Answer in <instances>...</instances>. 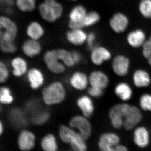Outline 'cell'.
Masks as SVG:
<instances>
[{"instance_id":"6da1fadb","label":"cell","mask_w":151,"mask_h":151,"mask_svg":"<svg viewBox=\"0 0 151 151\" xmlns=\"http://www.w3.org/2000/svg\"><path fill=\"white\" fill-rule=\"evenodd\" d=\"M42 99L48 106L62 103L66 97L65 86L61 81H54L47 85L42 91Z\"/></svg>"},{"instance_id":"7a4b0ae2","label":"cell","mask_w":151,"mask_h":151,"mask_svg":"<svg viewBox=\"0 0 151 151\" xmlns=\"http://www.w3.org/2000/svg\"><path fill=\"white\" fill-rule=\"evenodd\" d=\"M37 9L41 18L50 23L60 19L64 12L63 6L57 0H43L38 6Z\"/></svg>"},{"instance_id":"3957f363","label":"cell","mask_w":151,"mask_h":151,"mask_svg":"<svg viewBox=\"0 0 151 151\" xmlns=\"http://www.w3.org/2000/svg\"><path fill=\"white\" fill-rule=\"evenodd\" d=\"M18 29L16 23L6 16H0V42H14Z\"/></svg>"},{"instance_id":"277c9868","label":"cell","mask_w":151,"mask_h":151,"mask_svg":"<svg viewBox=\"0 0 151 151\" xmlns=\"http://www.w3.org/2000/svg\"><path fill=\"white\" fill-rule=\"evenodd\" d=\"M68 125L73 129H77L78 133L85 140L87 141L92 134V127L89 119L82 115H75L71 117Z\"/></svg>"},{"instance_id":"5b68a950","label":"cell","mask_w":151,"mask_h":151,"mask_svg":"<svg viewBox=\"0 0 151 151\" xmlns=\"http://www.w3.org/2000/svg\"><path fill=\"white\" fill-rule=\"evenodd\" d=\"M43 60L47 69L52 73L61 74L66 70V66L58 58L57 49L47 50L44 55Z\"/></svg>"},{"instance_id":"8992f818","label":"cell","mask_w":151,"mask_h":151,"mask_svg":"<svg viewBox=\"0 0 151 151\" xmlns=\"http://www.w3.org/2000/svg\"><path fill=\"white\" fill-rule=\"evenodd\" d=\"M130 105L127 103H120L113 106L109 112V117L113 128L119 129L124 126V120Z\"/></svg>"},{"instance_id":"52a82bcc","label":"cell","mask_w":151,"mask_h":151,"mask_svg":"<svg viewBox=\"0 0 151 151\" xmlns=\"http://www.w3.org/2000/svg\"><path fill=\"white\" fill-rule=\"evenodd\" d=\"M87 12L84 6L81 5L74 6L68 14V26L69 29H84L82 22Z\"/></svg>"},{"instance_id":"ba28073f","label":"cell","mask_w":151,"mask_h":151,"mask_svg":"<svg viewBox=\"0 0 151 151\" xmlns=\"http://www.w3.org/2000/svg\"><path fill=\"white\" fill-rule=\"evenodd\" d=\"M36 141V138L33 132L24 129L19 134L17 139L18 146L22 151L31 150L35 147Z\"/></svg>"},{"instance_id":"9c48e42d","label":"cell","mask_w":151,"mask_h":151,"mask_svg":"<svg viewBox=\"0 0 151 151\" xmlns=\"http://www.w3.org/2000/svg\"><path fill=\"white\" fill-rule=\"evenodd\" d=\"M120 139L116 134L111 132L102 134L99 138L98 147L100 150L114 151V149L120 143Z\"/></svg>"},{"instance_id":"30bf717a","label":"cell","mask_w":151,"mask_h":151,"mask_svg":"<svg viewBox=\"0 0 151 151\" xmlns=\"http://www.w3.org/2000/svg\"><path fill=\"white\" fill-rule=\"evenodd\" d=\"M140 110L135 106H130L124 120V127L126 130L131 131L137 127L142 119Z\"/></svg>"},{"instance_id":"8fae6325","label":"cell","mask_w":151,"mask_h":151,"mask_svg":"<svg viewBox=\"0 0 151 151\" xmlns=\"http://www.w3.org/2000/svg\"><path fill=\"white\" fill-rule=\"evenodd\" d=\"M70 86L77 91H84L88 87L89 84V76L83 71L73 72L68 78Z\"/></svg>"},{"instance_id":"7c38bea8","label":"cell","mask_w":151,"mask_h":151,"mask_svg":"<svg viewBox=\"0 0 151 151\" xmlns=\"http://www.w3.org/2000/svg\"><path fill=\"white\" fill-rule=\"evenodd\" d=\"M26 74L30 87L33 90H37L43 86L45 78L40 69L36 67L31 68L28 69Z\"/></svg>"},{"instance_id":"4fadbf2b","label":"cell","mask_w":151,"mask_h":151,"mask_svg":"<svg viewBox=\"0 0 151 151\" xmlns=\"http://www.w3.org/2000/svg\"><path fill=\"white\" fill-rule=\"evenodd\" d=\"M87 35L83 29H70L65 34V38L70 44L80 46L86 44Z\"/></svg>"},{"instance_id":"5bb4252c","label":"cell","mask_w":151,"mask_h":151,"mask_svg":"<svg viewBox=\"0 0 151 151\" xmlns=\"http://www.w3.org/2000/svg\"><path fill=\"white\" fill-rule=\"evenodd\" d=\"M90 51L91 62L97 66L102 65L105 61H108L111 58V52L104 47L95 46Z\"/></svg>"},{"instance_id":"9a60e30c","label":"cell","mask_w":151,"mask_h":151,"mask_svg":"<svg viewBox=\"0 0 151 151\" xmlns=\"http://www.w3.org/2000/svg\"><path fill=\"white\" fill-rule=\"evenodd\" d=\"M129 59L123 55H116L112 61V68L114 73L120 76L127 75L129 68Z\"/></svg>"},{"instance_id":"2e32d148","label":"cell","mask_w":151,"mask_h":151,"mask_svg":"<svg viewBox=\"0 0 151 151\" xmlns=\"http://www.w3.org/2000/svg\"><path fill=\"white\" fill-rule=\"evenodd\" d=\"M22 50L26 56L29 58H33L41 53L42 46L39 40L28 38L22 44Z\"/></svg>"},{"instance_id":"e0dca14e","label":"cell","mask_w":151,"mask_h":151,"mask_svg":"<svg viewBox=\"0 0 151 151\" xmlns=\"http://www.w3.org/2000/svg\"><path fill=\"white\" fill-rule=\"evenodd\" d=\"M76 105L81 111V115L86 118H91L94 114V103L89 95H83L78 97L76 100Z\"/></svg>"},{"instance_id":"ac0fdd59","label":"cell","mask_w":151,"mask_h":151,"mask_svg":"<svg viewBox=\"0 0 151 151\" xmlns=\"http://www.w3.org/2000/svg\"><path fill=\"white\" fill-rule=\"evenodd\" d=\"M129 24L128 17L122 13L114 14L109 22L110 27L117 33H121L127 29Z\"/></svg>"},{"instance_id":"d6986e66","label":"cell","mask_w":151,"mask_h":151,"mask_svg":"<svg viewBox=\"0 0 151 151\" xmlns=\"http://www.w3.org/2000/svg\"><path fill=\"white\" fill-rule=\"evenodd\" d=\"M26 34L29 39L40 40L45 34V29L43 25L37 21H33L27 25Z\"/></svg>"},{"instance_id":"ffe728a7","label":"cell","mask_w":151,"mask_h":151,"mask_svg":"<svg viewBox=\"0 0 151 151\" xmlns=\"http://www.w3.org/2000/svg\"><path fill=\"white\" fill-rule=\"evenodd\" d=\"M88 76L90 86H96L104 90L109 84L108 76L101 70H94Z\"/></svg>"},{"instance_id":"44dd1931","label":"cell","mask_w":151,"mask_h":151,"mask_svg":"<svg viewBox=\"0 0 151 151\" xmlns=\"http://www.w3.org/2000/svg\"><path fill=\"white\" fill-rule=\"evenodd\" d=\"M14 76L20 77L26 74L28 70V64L26 60L21 56L14 58L11 61Z\"/></svg>"},{"instance_id":"7402d4cb","label":"cell","mask_w":151,"mask_h":151,"mask_svg":"<svg viewBox=\"0 0 151 151\" xmlns=\"http://www.w3.org/2000/svg\"><path fill=\"white\" fill-rule=\"evenodd\" d=\"M134 142L138 147L141 148H145L150 142V134L145 127H139L134 132Z\"/></svg>"},{"instance_id":"603a6c76","label":"cell","mask_w":151,"mask_h":151,"mask_svg":"<svg viewBox=\"0 0 151 151\" xmlns=\"http://www.w3.org/2000/svg\"><path fill=\"white\" fill-rule=\"evenodd\" d=\"M127 40L132 47L139 48L142 46L146 41L145 34L142 30H135L129 34L127 36Z\"/></svg>"},{"instance_id":"cb8c5ba5","label":"cell","mask_w":151,"mask_h":151,"mask_svg":"<svg viewBox=\"0 0 151 151\" xmlns=\"http://www.w3.org/2000/svg\"><path fill=\"white\" fill-rule=\"evenodd\" d=\"M40 147L45 151H57L59 148L56 137L51 133L47 134L42 138Z\"/></svg>"},{"instance_id":"d4e9b609","label":"cell","mask_w":151,"mask_h":151,"mask_svg":"<svg viewBox=\"0 0 151 151\" xmlns=\"http://www.w3.org/2000/svg\"><path fill=\"white\" fill-rule=\"evenodd\" d=\"M133 81L137 87L142 88L147 87L150 85L151 78L147 71L143 70H138L134 73Z\"/></svg>"},{"instance_id":"484cf974","label":"cell","mask_w":151,"mask_h":151,"mask_svg":"<svg viewBox=\"0 0 151 151\" xmlns=\"http://www.w3.org/2000/svg\"><path fill=\"white\" fill-rule=\"evenodd\" d=\"M86 140L81 135L76 132L70 138L68 145L72 150L74 151H86L88 147Z\"/></svg>"},{"instance_id":"4316f807","label":"cell","mask_w":151,"mask_h":151,"mask_svg":"<svg viewBox=\"0 0 151 151\" xmlns=\"http://www.w3.org/2000/svg\"><path fill=\"white\" fill-rule=\"evenodd\" d=\"M114 91L117 97L123 101H128L132 98V88L129 84L125 82H122L117 84Z\"/></svg>"},{"instance_id":"83f0119b","label":"cell","mask_w":151,"mask_h":151,"mask_svg":"<svg viewBox=\"0 0 151 151\" xmlns=\"http://www.w3.org/2000/svg\"><path fill=\"white\" fill-rule=\"evenodd\" d=\"M57 51L58 58L66 67H73L76 65L72 51L64 48L57 49Z\"/></svg>"},{"instance_id":"f1b7e54d","label":"cell","mask_w":151,"mask_h":151,"mask_svg":"<svg viewBox=\"0 0 151 151\" xmlns=\"http://www.w3.org/2000/svg\"><path fill=\"white\" fill-rule=\"evenodd\" d=\"M76 132V131L69 125H61L58 132L60 139L64 144L68 145L70 138Z\"/></svg>"},{"instance_id":"f546056e","label":"cell","mask_w":151,"mask_h":151,"mask_svg":"<svg viewBox=\"0 0 151 151\" xmlns=\"http://www.w3.org/2000/svg\"><path fill=\"white\" fill-rule=\"evenodd\" d=\"M100 14L95 11L88 12L82 22L83 28L93 26L100 21Z\"/></svg>"},{"instance_id":"4dcf8cb0","label":"cell","mask_w":151,"mask_h":151,"mask_svg":"<svg viewBox=\"0 0 151 151\" xmlns=\"http://www.w3.org/2000/svg\"><path fill=\"white\" fill-rule=\"evenodd\" d=\"M15 4L17 8L23 12H30L36 8V2L32 0H15Z\"/></svg>"},{"instance_id":"1f68e13d","label":"cell","mask_w":151,"mask_h":151,"mask_svg":"<svg viewBox=\"0 0 151 151\" xmlns=\"http://www.w3.org/2000/svg\"><path fill=\"white\" fill-rule=\"evenodd\" d=\"M14 97L11 89L7 86L0 87V103L10 105L13 103Z\"/></svg>"},{"instance_id":"d6a6232c","label":"cell","mask_w":151,"mask_h":151,"mask_svg":"<svg viewBox=\"0 0 151 151\" xmlns=\"http://www.w3.org/2000/svg\"><path fill=\"white\" fill-rule=\"evenodd\" d=\"M32 121L34 124L41 125L45 124L50 118V114L46 111H35L33 112Z\"/></svg>"},{"instance_id":"836d02e7","label":"cell","mask_w":151,"mask_h":151,"mask_svg":"<svg viewBox=\"0 0 151 151\" xmlns=\"http://www.w3.org/2000/svg\"><path fill=\"white\" fill-rule=\"evenodd\" d=\"M139 9L141 14L144 17L151 19V0H141Z\"/></svg>"},{"instance_id":"e575fe53","label":"cell","mask_w":151,"mask_h":151,"mask_svg":"<svg viewBox=\"0 0 151 151\" xmlns=\"http://www.w3.org/2000/svg\"><path fill=\"white\" fill-rule=\"evenodd\" d=\"M0 50L7 54H12L17 50L14 42L3 41L0 42Z\"/></svg>"},{"instance_id":"d590c367","label":"cell","mask_w":151,"mask_h":151,"mask_svg":"<svg viewBox=\"0 0 151 151\" xmlns=\"http://www.w3.org/2000/svg\"><path fill=\"white\" fill-rule=\"evenodd\" d=\"M140 106L145 111H151V95L143 94L140 98Z\"/></svg>"},{"instance_id":"8d00e7d4","label":"cell","mask_w":151,"mask_h":151,"mask_svg":"<svg viewBox=\"0 0 151 151\" xmlns=\"http://www.w3.org/2000/svg\"><path fill=\"white\" fill-rule=\"evenodd\" d=\"M9 71L6 64L0 60V83H4L7 81Z\"/></svg>"},{"instance_id":"74e56055","label":"cell","mask_w":151,"mask_h":151,"mask_svg":"<svg viewBox=\"0 0 151 151\" xmlns=\"http://www.w3.org/2000/svg\"><path fill=\"white\" fill-rule=\"evenodd\" d=\"M22 113L19 110L13 109L11 111L10 113V120L15 125L17 126L22 125L21 122H20V120L23 122V116H22Z\"/></svg>"},{"instance_id":"f35d334b","label":"cell","mask_w":151,"mask_h":151,"mask_svg":"<svg viewBox=\"0 0 151 151\" xmlns=\"http://www.w3.org/2000/svg\"><path fill=\"white\" fill-rule=\"evenodd\" d=\"M103 89L92 86H90L87 89V93L88 95L91 97L94 98L101 97L103 95Z\"/></svg>"},{"instance_id":"ab89813d","label":"cell","mask_w":151,"mask_h":151,"mask_svg":"<svg viewBox=\"0 0 151 151\" xmlns=\"http://www.w3.org/2000/svg\"><path fill=\"white\" fill-rule=\"evenodd\" d=\"M96 35L94 32H90L87 35L86 44L88 50L91 51L95 47Z\"/></svg>"},{"instance_id":"60d3db41","label":"cell","mask_w":151,"mask_h":151,"mask_svg":"<svg viewBox=\"0 0 151 151\" xmlns=\"http://www.w3.org/2000/svg\"><path fill=\"white\" fill-rule=\"evenodd\" d=\"M142 47L143 55L145 58L147 59L151 55V36L145 41Z\"/></svg>"},{"instance_id":"b9f144b4","label":"cell","mask_w":151,"mask_h":151,"mask_svg":"<svg viewBox=\"0 0 151 151\" xmlns=\"http://www.w3.org/2000/svg\"><path fill=\"white\" fill-rule=\"evenodd\" d=\"M72 54L75 65L79 64L82 61V58H83L82 55L79 52L76 51V50L72 51Z\"/></svg>"},{"instance_id":"7bdbcfd3","label":"cell","mask_w":151,"mask_h":151,"mask_svg":"<svg viewBox=\"0 0 151 151\" xmlns=\"http://www.w3.org/2000/svg\"><path fill=\"white\" fill-rule=\"evenodd\" d=\"M0 2L8 7H12L14 4L15 0H0Z\"/></svg>"},{"instance_id":"ee69618b","label":"cell","mask_w":151,"mask_h":151,"mask_svg":"<svg viewBox=\"0 0 151 151\" xmlns=\"http://www.w3.org/2000/svg\"><path fill=\"white\" fill-rule=\"evenodd\" d=\"M128 150L127 147L123 145L118 144L115 147L114 151H126Z\"/></svg>"},{"instance_id":"f6af8a7d","label":"cell","mask_w":151,"mask_h":151,"mask_svg":"<svg viewBox=\"0 0 151 151\" xmlns=\"http://www.w3.org/2000/svg\"><path fill=\"white\" fill-rule=\"evenodd\" d=\"M4 132V126L2 121L0 120V137H1Z\"/></svg>"},{"instance_id":"bcb514c9","label":"cell","mask_w":151,"mask_h":151,"mask_svg":"<svg viewBox=\"0 0 151 151\" xmlns=\"http://www.w3.org/2000/svg\"><path fill=\"white\" fill-rule=\"evenodd\" d=\"M147 59L148 60V62L149 64L151 66V55Z\"/></svg>"},{"instance_id":"7dc6e473","label":"cell","mask_w":151,"mask_h":151,"mask_svg":"<svg viewBox=\"0 0 151 151\" xmlns=\"http://www.w3.org/2000/svg\"><path fill=\"white\" fill-rule=\"evenodd\" d=\"M67 1H75L76 0H67Z\"/></svg>"},{"instance_id":"c3c4849f","label":"cell","mask_w":151,"mask_h":151,"mask_svg":"<svg viewBox=\"0 0 151 151\" xmlns=\"http://www.w3.org/2000/svg\"><path fill=\"white\" fill-rule=\"evenodd\" d=\"M1 103H0V112H1Z\"/></svg>"},{"instance_id":"681fc988","label":"cell","mask_w":151,"mask_h":151,"mask_svg":"<svg viewBox=\"0 0 151 151\" xmlns=\"http://www.w3.org/2000/svg\"><path fill=\"white\" fill-rule=\"evenodd\" d=\"M32 1H34L36 2L37 0H32Z\"/></svg>"}]
</instances>
